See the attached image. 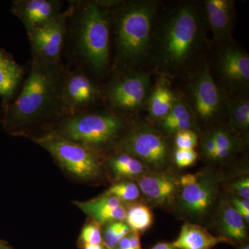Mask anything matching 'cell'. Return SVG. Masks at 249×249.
Returning <instances> with one entry per match:
<instances>
[{
	"label": "cell",
	"instance_id": "4",
	"mask_svg": "<svg viewBox=\"0 0 249 249\" xmlns=\"http://www.w3.org/2000/svg\"><path fill=\"white\" fill-rule=\"evenodd\" d=\"M34 141L65 171L78 179H94L102 173L101 160L93 149L71 142L58 133L47 134Z\"/></svg>",
	"mask_w": 249,
	"mask_h": 249
},
{
	"label": "cell",
	"instance_id": "15",
	"mask_svg": "<svg viewBox=\"0 0 249 249\" xmlns=\"http://www.w3.org/2000/svg\"><path fill=\"white\" fill-rule=\"evenodd\" d=\"M12 11L29 33L58 16L59 6L57 1L51 0H27L15 2Z\"/></svg>",
	"mask_w": 249,
	"mask_h": 249
},
{
	"label": "cell",
	"instance_id": "25",
	"mask_svg": "<svg viewBox=\"0 0 249 249\" xmlns=\"http://www.w3.org/2000/svg\"><path fill=\"white\" fill-rule=\"evenodd\" d=\"M125 220L132 231L140 233L151 227L154 221L153 213L146 205L133 204L126 211Z\"/></svg>",
	"mask_w": 249,
	"mask_h": 249
},
{
	"label": "cell",
	"instance_id": "40",
	"mask_svg": "<svg viewBox=\"0 0 249 249\" xmlns=\"http://www.w3.org/2000/svg\"><path fill=\"white\" fill-rule=\"evenodd\" d=\"M240 249H249V245H245L244 247H242V248H240Z\"/></svg>",
	"mask_w": 249,
	"mask_h": 249
},
{
	"label": "cell",
	"instance_id": "5",
	"mask_svg": "<svg viewBox=\"0 0 249 249\" xmlns=\"http://www.w3.org/2000/svg\"><path fill=\"white\" fill-rule=\"evenodd\" d=\"M80 19V50L95 71H103L109 59V24L107 14L98 3H88Z\"/></svg>",
	"mask_w": 249,
	"mask_h": 249
},
{
	"label": "cell",
	"instance_id": "36",
	"mask_svg": "<svg viewBox=\"0 0 249 249\" xmlns=\"http://www.w3.org/2000/svg\"><path fill=\"white\" fill-rule=\"evenodd\" d=\"M82 249H107L103 244L101 245H91V244H83Z\"/></svg>",
	"mask_w": 249,
	"mask_h": 249
},
{
	"label": "cell",
	"instance_id": "2",
	"mask_svg": "<svg viewBox=\"0 0 249 249\" xmlns=\"http://www.w3.org/2000/svg\"><path fill=\"white\" fill-rule=\"evenodd\" d=\"M54 65L40 59L33 64L20 93L5 109L3 125L8 132L18 133L23 127L37 120L52 106L59 80Z\"/></svg>",
	"mask_w": 249,
	"mask_h": 249
},
{
	"label": "cell",
	"instance_id": "18",
	"mask_svg": "<svg viewBox=\"0 0 249 249\" xmlns=\"http://www.w3.org/2000/svg\"><path fill=\"white\" fill-rule=\"evenodd\" d=\"M221 243H230L223 236H214L205 228L186 223L172 245L177 249H211Z\"/></svg>",
	"mask_w": 249,
	"mask_h": 249
},
{
	"label": "cell",
	"instance_id": "32",
	"mask_svg": "<svg viewBox=\"0 0 249 249\" xmlns=\"http://www.w3.org/2000/svg\"><path fill=\"white\" fill-rule=\"evenodd\" d=\"M114 249H142L140 233L131 232L118 243Z\"/></svg>",
	"mask_w": 249,
	"mask_h": 249
},
{
	"label": "cell",
	"instance_id": "1",
	"mask_svg": "<svg viewBox=\"0 0 249 249\" xmlns=\"http://www.w3.org/2000/svg\"><path fill=\"white\" fill-rule=\"evenodd\" d=\"M163 25L156 40V61L163 71H179L202 45L204 16L196 4H185L173 10Z\"/></svg>",
	"mask_w": 249,
	"mask_h": 249
},
{
	"label": "cell",
	"instance_id": "16",
	"mask_svg": "<svg viewBox=\"0 0 249 249\" xmlns=\"http://www.w3.org/2000/svg\"><path fill=\"white\" fill-rule=\"evenodd\" d=\"M205 11L214 38L219 41L231 38L235 19L234 1L230 0H206Z\"/></svg>",
	"mask_w": 249,
	"mask_h": 249
},
{
	"label": "cell",
	"instance_id": "38",
	"mask_svg": "<svg viewBox=\"0 0 249 249\" xmlns=\"http://www.w3.org/2000/svg\"><path fill=\"white\" fill-rule=\"evenodd\" d=\"M0 249H14L6 241L0 240Z\"/></svg>",
	"mask_w": 249,
	"mask_h": 249
},
{
	"label": "cell",
	"instance_id": "26",
	"mask_svg": "<svg viewBox=\"0 0 249 249\" xmlns=\"http://www.w3.org/2000/svg\"><path fill=\"white\" fill-rule=\"evenodd\" d=\"M215 142L216 150L214 160H222L235 151L237 147V139L226 129L217 128L211 132Z\"/></svg>",
	"mask_w": 249,
	"mask_h": 249
},
{
	"label": "cell",
	"instance_id": "27",
	"mask_svg": "<svg viewBox=\"0 0 249 249\" xmlns=\"http://www.w3.org/2000/svg\"><path fill=\"white\" fill-rule=\"evenodd\" d=\"M131 232L132 230L124 222L109 223L101 231L103 244L107 249H114L118 243Z\"/></svg>",
	"mask_w": 249,
	"mask_h": 249
},
{
	"label": "cell",
	"instance_id": "12",
	"mask_svg": "<svg viewBox=\"0 0 249 249\" xmlns=\"http://www.w3.org/2000/svg\"><path fill=\"white\" fill-rule=\"evenodd\" d=\"M219 70L223 79L234 89H246L249 84L248 53L235 46H227L219 55Z\"/></svg>",
	"mask_w": 249,
	"mask_h": 249
},
{
	"label": "cell",
	"instance_id": "22",
	"mask_svg": "<svg viewBox=\"0 0 249 249\" xmlns=\"http://www.w3.org/2000/svg\"><path fill=\"white\" fill-rule=\"evenodd\" d=\"M175 99L173 91L168 85L164 83L157 85L148 98L150 116L162 120L169 113Z\"/></svg>",
	"mask_w": 249,
	"mask_h": 249
},
{
	"label": "cell",
	"instance_id": "3",
	"mask_svg": "<svg viewBox=\"0 0 249 249\" xmlns=\"http://www.w3.org/2000/svg\"><path fill=\"white\" fill-rule=\"evenodd\" d=\"M158 5V1L152 0L134 1L121 11L116 27V44L124 62L137 63L146 55Z\"/></svg>",
	"mask_w": 249,
	"mask_h": 249
},
{
	"label": "cell",
	"instance_id": "19",
	"mask_svg": "<svg viewBox=\"0 0 249 249\" xmlns=\"http://www.w3.org/2000/svg\"><path fill=\"white\" fill-rule=\"evenodd\" d=\"M196 117L191 106L182 99L176 98L169 113L160 120V126L168 133H177L188 129L194 131Z\"/></svg>",
	"mask_w": 249,
	"mask_h": 249
},
{
	"label": "cell",
	"instance_id": "21",
	"mask_svg": "<svg viewBox=\"0 0 249 249\" xmlns=\"http://www.w3.org/2000/svg\"><path fill=\"white\" fill-rule=\"evenodd\" d=\"M22 67L10 55L0 61V96L9 101L22 80Z\"/></svg>",
	"mask_w": 249,
	"mask_h": 249
},
{
	"label": "cell",
	"instance_id": "34",
	"mask_svg": "<svg viewBox=\"0 0 249 249\" xmlns=\"http://www.w3.org/2000/svg\"><path fill=\"white\" fill-rule=\"evenodd\" d=\"M201 148H202L204 155L208 158L214 160L217 147H216L213 137L211 132L205 134L203 137L202 140H201Z\"/></svg>",
	"mask_w": 249,
	"mask_h": 249
},
{
	"label": "cell",
	"instance_id": "6",
	"mask_svg": "<svg viewBox=\"0 0 249 249\" xmlns=\"http://www.w3.org/2000/svg\"><path fill=\"white\" fill-rule=\"evenodd\" d=\"M123 127L121 119L113 114H85L65 121L58 134L96 150L115 140Z\"/></svg>",
	"mask_w": 249,
	"mask_h": 249
},
{
	"label": "cell",
	"instance_id": "17",
	"mask_svg": "<svg viewBox=\"0 0 249 249\" xmlns=\"http://www.w3.org/2000/svg\"><path fill=\"white\" fill-rule=\"evenodd\" d=\"M98 95L99 90L92 80L81 73H74L65 83L62 98L68 107L74 109L92 103Z\"/></svg>",
	"mask_w": 249,
	"mask_h": 249
},
{
	"label": "cell",
	"instance_id": "30",
	"mask_svg": "<svg viewBox=\"0 0 249 249\" xmlns=\"http://www.w3.org/2000/svg\"><path fill=\"white\" fill-rule=\"evenodd\" d=\"M175 134V145L178 149H194L197 145L198 137L195 131L188 129Z\"/></svg>",
	"mask_w": 249,
	"mask_h": 249
},
{
	"label": "cell",
	"instance_id": "29",
	"mask_svg": "<svg viewBox=\"0 0 249 249\" xmlns=\"http://www.w3.org/2000/svg\"><path fill=\"white\" fill-rule=\"evenodd\" d=\"M80 242L81 245H83V244L101 245L103 244L100 225L94 222L86 224L80 232Z\"/></svg>",
	"mask_w": 249,
	"mask_h": 249
},
{
	"label": "cell",
	"instance_id": "13",
	"mask_svg": "<svg viewBox=\"0 0 249 249\" xmlns=\"http://www.w3.org/2000/svg\"><path fill=\"white\" fill-rule=\"evenodd\" d=\"M179 182L175 177L163 173L142 174L138 178V186L147 199L157 205H163L173 200Z\"/></svg>",
	"mask_w": 249,
	"mask_h": 249
},
{
	"label": "cell",
	"instance_id": "7",
	"mask_svg": "<svg viewBox=\"0 0 249 249\" xmlns=\"http://www.w3.org/2000/svg\"><path fill=\"white\" fill-rule=\"evenodd\" d=\"M121 153L138 159L145 165L160 168L168 159V148L163 137L146 125L134 127L121 139L119 144Z\"/></svg>",
	"mask_w": 249,
	"mask_h": 249
},
{
	"label": "cell",
	"instance_id": "14",
	"mask_svg": "<svg viewBox=\"0 0 249 249\" xmlns=\"http://www.w3.org/2000/svg\"><path fill=\"white\" fill-rule=\"evenodd\" d=\"M74 204L88 214L98 225L125 220L127 209L122 201L111 195L86 201H76Z\"/></svg>",
	"mask_w": 249,
	"mask_h": 249
},
{
	"label": "cell",
	"instance_id": "31",
	"mask_svg": "<svg viewBox=\"0 0 249 249\" xmlns=\"http://www.w3.org/2000/svg\"><path fill=\"white\" fill-rule=\"evenodd\" d=\"M175 161L179 168H186L194 164L198 155L194 149H178L175 152Z\"/></svg>",
	"mask_w": 249,
	"mask_h": 249
},
{
	"label": "cell",
	"instance_id": "10",
	"mask_svg": "<svg viewBox=\"0 0 249 249\" xmlns=\"http://www.w3.org/2000/svg\"><path fill=\"white\" fill-rule=\"evenodd\" d=\"M179 186L181 206L188 213L202 215L215 201L217 186L212 178L186 174L180 178Z\"/></svg>",
	"mask_w": 249,
	"mask_h": 249
},
{
	"label": "cell",
	"instance_id": "33",
	"mask_svg": "<svg viewBox=\"0 0 249 249\" xmlns=\"http://www.w3.org/2000/svg\"><path fill=\"white\" fill-rule=\"evenodd\" d=\"M231 191L243 199H249V178L248 177L239 178L229 186Z\"/></svg>",
	"mask_w": 249,
	"mask_h": 249
},
{
	"label": "cell",
	"instance_id": "24",
	"mask_svg": "<svg viewBox=\"0 0 249 249\" xmlns=\"http://www.w3.org/2000/svg\"><path fill=\"white\" fill-rule=\"evenodd\" d=\"M229 119L233 128L247 134L249 128V100L248 96H240L227 103Z\"/></svg>",
	"mask_w": 249,
	"mask_h": 249
},
{
	"label": "cell",
	"instance_id": "35",
	"mask_svg": "<svg viewBox=\"0 0 249 249\" xmlns=\"http://www.w3.org/2000/svg\"><path fill=\"white\" fill-rule=\"evenodd\" d=\"M234 208L242 216L246 223L249 222V201L243 198L232 197L231 203Z\"/></svg>",
	"mask_w": 249,
	"mask_h": 249
},
{
	"label": "cell",
	"instance_id": "23",
	"mask_svg": "<svg viewBox=\"0 0 249 249\" xmlns=\"http://www.w3.org/2000/svg\"><path fill=\"white\" fill-rule=\"evenodd\" d=\"M109 165L114 175L119 178H139L145 173V165L127 154L121 153L111 157Z\"/></svg>",
	"mask_w": 249,
	"mask_h": 249
},
{
	"label": "cell",
	"instance_id": "28",
	"mask_svg": "<svg viewBox=\"0 0 249 249\" xmlns=\"http://www.w3.org/2000/svg\"><path fill=\"white\" fill-rule=\"evenodd\" d=\"M140 189L138 185L131 181H124L112 185L106 192L124 202H132L139 199Z\"/></svg>",
	"mask_w": 249,
	"mask_h": 249
},
{
	"label": "cell",
	"instance_id": "11",
	"mask_svg": "<svg viewBox=\"0 0 249 249\" xmlns=\"http://www.w3.org/2000/svg\"><path fill=\"white\" fill-rule=\"evenodd\" d=\"M65 33V16L61 14L29 32L36 58L56 64L61 55Z\"/></svg>",
	"mask_w": 249,
	"mask_h": 249
},
{
	"label": "cell",
	"instance_id": "41",
	"mask_svg": "<svg viewBox=\"0 0 249 249\" xmlns=\"http://www.w3.org/2000/svg\"><path fill=\"white\" fill-rule=\"evenodd\" d=\"M150 249H154L153 247H152V248Z\"/></svg>",
	"mask_w": 249,
	"mask_h": 249
},
{
	"label": "cell",
	"instance_id": "37",
	"mask_svg": "<svg viewBox=\"0 0 249 249\" xmlns=\"http://www.w3.org/2000/svg\"><path fill=\"white\" fill-rule=\"evenodd\" d=\"M153 248L155 249H177L173 247L172 244L164 243V242L157 244L154 246Z\"/></svg>",
	"mask_w": 249,
	"mask_h": 249
},
{
	"label": "cell",
	"instance_id": "9",
	"mask_svg": "<svg viewBox=\"0 0 249 249\" xmlns=\"http://www.w3.org/2000/svg\"><path fill=\"white\" fill-rule=\"evenodd\" d=\"M150 90V76L145 72H135L116 82L109 90V98L119 109L135 110L148 101Z\"/></svg>",
	"mask_w": 249,
	"mask_h": 249
},
{
	"label": "cell",
	"instance_id": "8",
	"mask_svg": "<svg viewBox=\"0 0 249 249\" xmlns=\"http://www.w3.org/2000/svg\"><path fill=\"white\" fill-rule=\"evenodd\" d=\"M193 109L203 121L214 119L225 106L224 93L217 86L210 67L205 63L199 68L190 85Z\"/></svg>",
	"mask_w": 249,
	"mask_h": 249
},
{
	"label": "cell",
	"instance_id": "20",
	"mask_svg": "<svg viewBox=\"0 0 249 249\" xmlns=\"http://www.w3.org/2000/svg\"><path fill=\"white\" fill-rule=\"evenodd\" d=\"M219 225L221 236L230 241L231 244L242 243L247 239L245 219L231 204H223L219 213Z\"/></svg>",
	"mask_w": 249,
	"mask_h": 249
},
{
	"label": "cell",
	"instance_id": "39",
	"mask_svg": "<svg viewBox=\"0 0 249 249\" xmlns=\"http://www.w3.org/2000/svg\"><path fill=\"white\" fill-rule=\"evenodd\" d=\"M8 55H9V54L6 53V52H5L4 51L0 49V61H1V60H3V59L6 58Z\"/></svg>",
	"mask_w": 249,
	"mask_h": 249
}]
</instances>
